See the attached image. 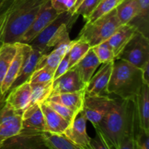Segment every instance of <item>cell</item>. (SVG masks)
Wrapping results in <instances>:
<instances>
[{"mask_svg":"<svg viewBox=\"0 0 149 149\" xmlns=\"http://www.w3.org/2000/svg\"><path fill=\"white\" fill-rule=\"evenodd\" d=\"M141 127L135 100L114 97L112 108L95 129L108 149H119L122 140L134 139Z\"/></svg>","mask_w":149,"mask_h":149,"instance_id":"obj_1","label":"cell"},{"mask_svg":"<svg viewBox=\"0 0 149 149\" xmlns=\"http://www.w3.org/2000/svg\"><path fill=\"white\" fill-rule=\"evenodd\" d=\"M143 84L141 68L123 60H114L107 87L109 95L125 100H135Z\"/></svg>","mask_w":149,"mask_h":149,"instance_id":"obj_2","label":"cell"},{"mask_svg":"<svg viewBox=\"0 0 149 149\" xmlns=\"http://www.w3.org/2000/svg\"><path fill=\"white\" fill-rule=\"evenodd\" d=\"M79 16L69 11L60 13L29 45L42 53H47L60 42L69 37L70 31Z\"/></svg>","mask_w":149,"mask_h":149,"instance_id":"obj_3","label":"cell"},{"mask_svg":"<svg viewBox=\"0 0 149 149\" xmlns=\"http://www.w3.org/2000/svg\"><path fill=\"white\" fill-rule=\"evenodd\" d=\"M121 25L114 9L92 23H86L78 38L85 39L93 47L108 40Z\"/></svg>","mask_w":149,"mask_h":149,"instance_id":"obj_4","label":"cell"},{"mask_svg":"<svg viewBox=\"0 0 149 149\" xmlns=\"http://www.w3.org/2000/svg\"><path fill=\"white\" fill-rule=\"evenodd\" d=\"M116 59H121L142 68L149 62L148 38L136 31Z\"/></svg>","mask_w":149,"mask_h":149,"instance_id":"obj_5","label":"cell"},{"mask_svg":"<svg viewBox=\"0 0 149 149\" xmlns=\"http://www.w3.org/2000/svg\"><path fill=\"white\" fill-rule=\"evenodd\" d=\"M114 103V97L109 95L89 96L85 95L83 104V111L87 121L96 127L111 110Z\"/></svg>","mask_w":149,"mask_h":149,"instance_id":"obj_6","label":"cell"},{"mask_svg":"<svg viewBox=\"0 0 149 149\" xmlns=\"http://www.w3.org/2000/svg\"><path fill=\"white\" fill-rule=\"evenodd\" d=\"M46 148L42 139V132L22 129L20 133L3 141L0 148L35 149Z\"/></svg>","mask_w":149,"mask_h":149,"instance_id":"obj_7","label":"cell"},{"mask_svg":"<svg viewBox=\"0 0 149 149\" xmlns=\"http://www.w3.org/2000/svg\"><path fill=\"white\" fill-rule=\"evenodd\" d=\"M58 13L52 7L50 0L44 4L41 8L39 14L34 19L33 23L21 36L18 42L24 44H29L37 36L49 23H50L57 16Z\"/></svg>","mask_w":149,"mask_h":149,"instance_id":"obj_8","label":"cell"},{"mask_svg":"<svg viewBox=\"0 0 149 149\" xmlns=\"http://www.w3.org/2000/svg\"><path fill=\"white\" fill-rule=\"evenodd\" d=\"M113 61L103 63L97 73L93 74L85 87V95L89 96L110 95L107 87L111 76Z\"/></svg>","mask_w":149,"mask_h":149,"instance_id":"obj_9","label":"cell"},{"mask_svg":"<svg viewBox=\"0 0 149 149\" xmlns=\"http://www.w3.org/2000/svg\"><path fill=\"white\" fill-rule=\"evenodd\" d=\"M87 122L85 114L81 110L72 124L63 132V135L80 149H91L90 138L87 132Z\"/></svg>","mask_w":149,"mask_h":149,"instance_id":"obj_10","label":"cell"},{"mask_svg":"<svg viewBox=\"0 0 149 149\" xmlns=\"http://www.w3.org/2000/svg\"><path fill=\"white\" fill-rule=\"evenodd\" d=\"M86 84L81 80L75 67L69 68L63 75L52 81V94L73 93L85 90Z\"/></svg>","mask_w":149,"mask_h":149,"instance_id":"obj_11","label":"cell"},{"mask_svg":"<svg viewBox=\"0 0 149 149\" xmlns=\"http://www.w3.org/2000/svg\"><path fill=\"white\" fill-rule=\"evenodd\" d=\"M22 45H23V53H24L23 63H22V66L18 76L13 81L8 92L12 89L19 86L20 84L29 81L31 76L35 71L38 60L44 54L37 49H33L29 44L22 43Z\"/></svg>","mask_w":149,"mask_h":149,"instance_id":"obj_12","label":"cell"},{"mask_svg":"<svg viewBox=\"0 0 149 149\" xmlns=\"http://www.w3.org/2000/svg\"><path fill=\"white\" fill-rule=\"evenodd\" d=\"M31 94V84L29 81H26L7 93L5 97V103L15 111L22 113L29 106Z\"/></svg>","mask_w":149,"mask_h":149,"instance_id":"obj_13","label":"cell"},{"mask_svg":"<svg viewBox=\"0 0 149 149\" xmlns=\"http://www.w3.org/2000/svg\"><path fill=\"white\" fill-rule=\"evenodd\" d=\"M22 129L45 132L47 126L40 104L34 103L26 108L22 113Z\"/></svg>","mask_w":149,"mask_h":149,"instance_id":"obj_14","label":"cell"},{"mask_svg":"<svg viewBox=\"0 0 149 149\" xmlns=\"http://www.w3.org/2000/svg\"><path fill=\"white\" fill-rule=\"evenodd\" d=\"M136 31V28L130 23L122 24L108 39L107 42L112 48L115 59L123 49L127 43L130 40Z\"/></svg>","mask_w":149,"mask_h":149,"instance_id":"obj_15","label":"cell"},{"mask_svg":"<svg viewBox=\"0 0 149 149\" xmlns=\"http://www.w3.org/2000/svg\"><path fill=\"white\" fill-rule=\"evenodd\" d=\"M40 107L45 117L47 131L63 134L65 130L70 126V124L45 101L40 103Z\"/></svg>","mask_w":149,"mask_h":149,"instance_id":"obj_16","label":"cell"},{"mask_svg":"<svg viewBox=\"0 0 149 149\" xmlns=\"http://www.w3.org/2000/svg\"><path fill=\"white\" fill-rule=\"evenodd\" d=\"M17 52H16L10 67L6 73L5 77H4V79L1 82V87H0V93L1 95H7L12 84L18 76L20 68H21L22 63H23V56H24L23 45L20 42H17Z\"/></svg>","mask_w":149,"mask_h":149,"instance_id":"obj_17","label":"cell"},{"mask_svg":"<svg viewBox=\"0 0 149 149\" xmlns=\"http://www.w3.org/2000/svg\"><path fill=\"white\" fill-rule=\"evenodd\" d=\"M85 90L73 93H63L51 95L46 100L61 103L69 109H72L77 113L83 109Z\"/></svg>","mask_w":149,"mask_h":149,"instance_id":"obj_18","label":"cell"},{"mask_svg":"<svg viewBox=\"0 0 149 149\" xmlns=\"http://www.w3.org/2000/svg\"><path fill=\"white\" fill-rule=\"evenodd\" d=\"M100 64L101 63L98 58L91 47L86 55L76 65H74V67L77 68L81 80L87 85Z\"/></svg>","mask_w":149,"mask_h":149,"instance_id":"obj_19","label":"cell"},{"mask_svg":"<svg viewBox=\"0 0 149 149\" xmlns=\"http://www.w3.org/2000/svg\"><path fill=\"white\" fill-rule=\"evenodd\" d=\"M135 100L141 127L149 131V85L143 84Z\"/></svg>","mask_w":149,"mask_h":149,"instance_id":"obj_20","label":"cell"},{"mask_svg":"<svg viewBox=\"0 0 149 149\" xmlns=\"http://www.w3.org/2000/svg\"><path fill=\"white\" fill-rule=\"evenodd\" d=\"M22 130V113H16L0 123V145L3 141L20 133Z\"/></svg>","mask_w":149,"mask_h":149,"instance_id":"obj_21","label":"cell"},{"mask_svg":"<svg viewBox=\"0 0 149 149\" xmlns=\"http://www.w3.org/2000/svg\"><path fill=\"white\" fill-rule=\"evenodd\" d=\"M42 139L45 147L51 149H80L63 134L45 131L42 132Z\"/></svg>","mask_w":149,"mask_h":149,"instance_id":"obj_22","label":"cell"},{"mask_svg":"<svg viewBox=\"0 0 149 149\" xmlns=\"http://www.w3.org/2000/svg\"><path fill=\"white\" fill-rule=\"evenodd\" d=\"M137 1L138 3V13L129 23L135 26L137 31L148 38L149 0Z\"/></svg>","mask_w":149,"mask_h":149,"instance_id":"obj_23","label":"cell"},{"mask_svg":"<svg viewBox=\"0 0 149 149\" xmlns=\"http://www.w3.org/2000/svg\"><path fill=\"white\" fill-rule=\"evenodd\" d=\"M17 42L4 43L0 47V87L5 77L6 73L17 52Z\"/></svg>","mask_w":149,"mask_h":149,"instance_id":"obj_24","label":"cell"},{"mask_svg":"<svg viewBox=\"0 0 149 149\" xmlns=\"http://www.w3.org/2000/svg\"><path fill=\"white\" fill-rule=\"evenodd\" d=\"M116 15L122 24L129 23L138 11L137 0H122L116 7Z\"/></svg>","mask_w":149,"mask_h":149,"instance_id":"obj_25","label":"cell"},{"mask_svg":"<svg viewBox=\"0 0 149 149\" xmlns=\"http://www.w3.org/2000/svg\"><path fill=\"white\" fill-rule=\"evenodd\" d=\"M52 81L31 84V94L28 107L34 103L40 104L45 102L51 95L52 91Z\"/></svg>","mask_w":149,"mask_h":149,"instance_id":"obj_26","label":"cell"},{"mask_svg":"<svg viewBox=\"0 0 149 149\" xmlns=\"http://www.w3.org/2000/svg\"><path fill=\"white\" fill-rule=\"evenodd\" d=\"M91 48L90 44L84 39L77 38L72 42L69 49V65L68 68H71L77 63L89 49Z\"/></svg>","mask_w":149,"mask_h":149,"instance_id":"obj_27","label":"cell"},{"mask_svg":"<svg viewBox=\"0 0 149 149\" xmlns=\"http://www.w3.org/2000/svg\"><path fill=\"white\" fill-rule=\"evenodd\" d=\"M122 0H100L99 4L92 13L86 23H92L101 16L114 10Z\"/></svg>","mask_w":149,"mask_h":149,"instance_id":"obj_28","label":"cell"},{"mask_svg":"<svg viewBox=\"0 0 149 149\" xmlns=\"http://www.w3.org/2000/svg\"><path fill=\"white\" fill-rule=\"evenodd\" d=\"M92 49L101 64L115 60V56L112 48L108 43L107 40L93 47Z\"/></svg>","mask_w":149,"mask_h":149,"instance_id":"obj_29","label":"cell"},{"mask_svg":"<svg viewBox=\"0 0 149 149\" xmlns=\"http://www.w3.org/2000/svg\"><path fill=\"white\" fill-rule=\"evenodd\" d=\"M45 102L52 109H53L57 113H58L61 116H63L70 125L72 124V122L75 119L76 116L78 114L77 112L73 111L72 109H69V108L66 107V106H63V105L61 104V103L53 101H49V100H45Z\"/></svg>","mask_w":149,"mask_h":149,"instance_id":"obj_30","label":"cell"},{"mask_svg":"<svg viewBox=\"0 0 149 149\" xmlns=\"http://www.w3.org/2000/svg\"><path fill=\"white\" fill-rule=\"evenodd\" d=\"M100 1V0H83L74 13L81 15L84 20H87Z\"/></svg>","mask_w":149,"mask_h":149,"instance_id":"obj_31","label":"cell"},{"mask_svg":"<svg viewBox=\"0 0 149 149\" xmlns=\"http://www.w3.org/2000/svg\"><path fill=\"white\" fill-rule=\"evenodd\" d=\"M53 71L46 68H42L33 71L29 81L30 84L47 82V81L53 80Z\"/></svg>","mask_w":149,"mask_h":149,"instance_id":"obj_32","label":"cell"},{"mask_svg":"<svg viewBox=\"0 0 149 149\" xmlns=\"http://www.w3.org/2000/svg\"><path fill=\"white\" fill-rule=\"evenodd\" d=\"M10 13V10L9 8V5L5 0L2 7L1 8V10H0V47L4 43V33H5L6 26H7Z\"/></svg>","mask_w":149,"mask_h":149,"instance_id":"obj_33","label":"cell"},{"mask_svg":"<svg viewBox=\"0 0 149 149\" xmlns=\"http://www.w3.org/2000/svg\"><path fill=\"white\" fill-rule=\"evenodd\" d=\"M135 149H149V131L140 127L134 138Z\"/></svg>","mask_w":149,"mask_h":149,"instance_id":"obj_34","label":"cell"},{"mask_svg":"<svg viewBox=\"0 0 149 149\" xmlns=\"http://www.w3.org/2000/svg\"><path fill=\"white\" fill-rule=\"evenodd\" d=\"M68 65H69V51L66 52L63 57L62 58L61 61H60L59 64L57 66L56 69H55V72H54L53 75V80L55 79L61 77V75L66 72L69 68H68Z\"/></svg>","mask_w":149,"mask_h":149,"instance_id":"obj_35","label":"cell"},{"mask_svg":"<svg viewBox=\"0 0 149 149\" xmlns=\"http://www.w3.org/2000/svg\"><path fill=\"white\" fill-rule=\"evenodd\" d=\"M70 0H50L52 7L56 10L58 14L63 12L68 11Z\"/></svg>","mask_w":149,"mask_h":149,"instance_id":"obj_36","label":"cell"},{"mask_svg":"<svg viewBox=\"0 0 149 149\" xmlns=\"http://www.w3.org/2000/svg\"><path fill=\"white\" fill-rule=\"evenodd\" d=\"M90 148L91 149H108L103 140L97 135L95 138H90Z\"/></svg>","mask_w":149,"mask_h":149,"instance_id":"obj_37","label":"cell"},{"mask_svg":"<svg viewBox=\"0 0 149 149\" xmlns=\"http://www.w3.org/2000/svg\"><path fill=\"white\" fill-rule=\"evenodd\" d=\"M141 69H142V77L143 83L149 85V62L146 63Z\"/></svg>","mask_w":149,"mask_h":149,"instance_id":"obj_38","label":"cell"},{"mask_svg":"<svg viewBox=\"0 0 149 149\" xmlns=\"http://www.w3.org/2000/svg\"><path fill=\"white\" fill-rule=\"evenodd\" d=\"M83 1V0H77V1H76V2H75V4H74V6H73V7H71V8L68 11H69L70 13H74V12L76 11V10L77 9V7L79 6V4H81V1Z\"/></svg>","mask_w":149,"mask_h":149,"instance_id":"obj_39","label":"cell"},{"mask_svg":"<svg viewBox=\"0 0 149 149\" xmlns=\"http://www.w3.org/2000/svg\"><path fill=\"white\" fill-rule=\"evenodd\" d=\"M5 97L6 95L0 94V109H1V107H3L4 105L5 104Z\"/></svg>","mask_w":149,"mask_h":149,"instance_id":"obj_40","label":"cell"},{"mask_svg":"<svg viewBox=\"0 0 149 149\" xmlns=\"http://www.w3.org/2000/svg\"><path fill=\"white\" fill-rule=\"evenodd\" d=\"M76 1H77V0H70L69 1V9H68V10H70V9L71 8V7H73V6H74V4H75V2H76Z\"/></svg>","mask_w":149,"mask_h":149,"instance_id":"obj_41","label":"cell"},{"mask_svg":"<svg viewBox=\"0 0 149 149\" xmlns=\"http://www.w3.org/2000/svg\"><path fill=\"white\" fill-rule=\"evenodd\" d=\"M5 0H0V10H1V8L2 7L3 4H4Z\"/></svg>","mask_w":149,"mask_h":149,"instance_id":"obj_42","label":"cell"}]
</instances>
